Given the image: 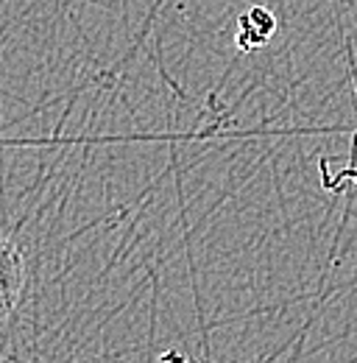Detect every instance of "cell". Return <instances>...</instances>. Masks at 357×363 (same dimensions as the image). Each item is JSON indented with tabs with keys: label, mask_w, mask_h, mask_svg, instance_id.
<instances>
[{
	"label": "cell",
	"mask_w": 357,
	"mask_h": 363,
	"mask_svg": "<svg viewBox=\"0 0 357 363\" xmlns=\"http://www.w3.org/2000/svg\"><path fill=\"white\" fill-rule=\"evenodd\" d=\"M26 288V260L11 235L0 232V330L14 316Z\"/></svg>",
	"instance_id": "1"
},
{
	"label": "cell",
	"mask_w": 357,
	"mask_h": 363,
	"mask_svg": "<svg viewBox=\"0 0 357 363\" xmlns=\"http://www.w3.org/2000/svg\"><path fill=\"white\" fill-rule=\"evenodd\" d=\"M276 34V17L266 6H251L237 17V31L234 40L240 50H257L271 43V37Z\"/></svg>",
	"instance_id": "2"
}]
</instances>
